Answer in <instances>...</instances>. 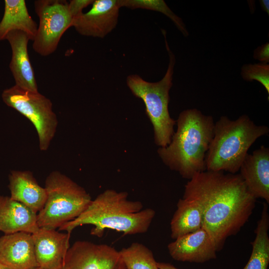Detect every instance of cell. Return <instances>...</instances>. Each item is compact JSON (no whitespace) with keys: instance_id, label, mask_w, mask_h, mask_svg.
Instances as JSON below:
<instances>
[{"instance_id":"obj_5","label":"cell","mask_w":269,"mask_h":269,"mask_svg":"<svg viewBox=\"0 0 269 269\" xmlns=\"http://www.w3.org/2000/svg\"><path fill=\"white\" fill-rule=\"evenodd\" d=\"M164 35L169 62L164 77L156 82H149L137 74L127 78V84L137 98L141 99L145 106L146 114L151 123L155 143L159 147L168 145L174 133L176 121L171 118L168 111L169 91L172 86L175 58L168 47Z\"/></svg>"},{"instance_id":"obj_16","label":"cell","mask_w":269,"mask_h":269,"mask_svg":"<svg viewBox=\"0 0 269 269\" xmlns=\"http://www.w3.org/2000/svg\"><path fill=\"white\" fill-rule=\"evenodd\" d=\"M39 228L37 213L10 197L0 195V231L4 234L24 232L30 234Z\"/></svg>"},{"instance_id":"obj_29","label":"cell","mask_w":269,"mask_h":269,"mask_svg":"<svg viewBox=\"0 0 269 269\" xmlns=\"http://www.w3.org/2000/svg\"><path fill=\"white\" fill-rule=\"evenodd\" d=\"M33 269H43V268H41L40 267H37Z\"/></svg>"},{"instance_id":"obj_4","label":"cell","mask_w":269,"mask_h":269,"mask_svg":"<svg viewBox=\"0 0 269 269\" xmlns=\"http://www.w3.org/2000/svg\"><path fill=\"white\" fill-rule=\"evenodd\" d=\"M269 133L268 126L256 125L247 115L235 120L221 116L214 123L213 136L205 156L206 170L236 173L250 147Z\"/></svg>"},{"instance_id":"obj_28","label":"cell","mask_w":269,"mask_h":269,"mask_svg":"<svg viewBox=\"0 0 269 269\" xmlns=\"http://www.w3.org/2000/svg\"><path fill=\"white\" fill-rule=\"evenodd\" d=\"M0 269H10L0 262Z\"/></svg>"},{"instance_id":"obj_10","label":"cell","mask_w":269,"mask_h":269,"mask_svg":"<svg viewBox=\"0 0 269 269\" xmlns=\"http://www.w3.org/2000/svg\"><path fill=\"white\" fill-rule=\"evenodd\" d=\"M88 12L74 18L71 27L81 35L103 38L117 26L120 8L118 0H94Z\"/></svg>"},{"instance_id":"obj_20","label":"cell","mask_w":269,"mask_h":269,"mask_svg":"<svg viewBox=\"0 0 269 269\" xmlns=\"http://www.w3.org/2000/svg\"><path fill=\"white\" fill-rule=\"evenodd\" d=\"M269 229L268 204L265 202L255 231L256 237L252 243V253L243 269H268L269 264Z\"/></svg>"},{"instance_id":"obj_27","label":"cell","mask_w":269,"mask_h":269,"mask_svg":"<svg viewBox=\"0 0 269 269\" xmlns=\"http://www.w3.org/2000/svg\"><path fill=\"white\" fill-rule=\"evenodd\" d=\"M260 3L263 10L266 12L269 15V0H260Z\"/></svg>"},{"instance_id":"obj_2","label":"cell","mask_w":269,"mask_h":269,"mask_svg":"<svg viewBox=\"0 0 269 269\" xmlns=\"http://www.w3.org/2000/svg\"><path fill=\"white\" fill-rule=\"evenodd\" d=\"M128 193L107 189L92 200L78 217L59 228L71 233L84 225H92L91 235L102 237L106 229L132 235L146 232L155 215L151 208L143 209L139 201L130 200Z\"/></svg>"},{"instance_id":"obj_13","label":"cell","mask_w":269,"mask_h":269,"mask_svg":"<svg viewBox=\"0 0 269 269\" xmlns=\"http://www.w3.org/2000/svg\"><path fill=\"white\" fill-rule=\"evenodd\" d=\"M248 190L257 199L269 203V148L262 145L246 155L240 169Z\"/></svg>"},{"instance_id":"obj_7","label":"cell","mask_w":269,"mask_h":269,"mask_svg":"<svg viewBox=\"0 0 269 269\" xmlns=\"http://www.w3.org/2000/svg\"><path fill=\"white\" fill-rule=\"evenodd\" d=\"M3 102L25 117L37 132L39 146L46 151L55 135L58 121L51 100L38 91L23 89L14 85L1 94Z\"/></svg>"},{"instance_id":"obj_9","label":"cell","mask_w":269,"mask_h":269,"mask_svg":"<svg viewBox=\"0 0 269 269\" xmlns=\"http://www.w3.org/2000/svg\"><path fill=\"white\" fill-rule=\"evenodd\" d=\"M61 269H126L119 251L107 244L78 241L70 247Z\"/></svg>"},{"instance_id":"obj_12","label":"cell","mask_w":269,"mask_h":269,"mask_svg":"<svg viewBox=\"0 0 269 269\" xmlns=\"http://www.w3.org/2000/svg\"><path fill=\"white\" fill-rule=\"evenodd\" d=\"M167 249L172 259L180 262L204 263L217 257L214 242L203 228L177 238Z\"/></svg>"},{"instance_id":"obj_8","label":"cell","mask_w":269,"mask_h":269,"mask_svg":"<svg viewBox=\"0 0 269 269\" xmlns=\"http://www.w3.org/2000/svg\"><path fill=\"white\" fill-rule=\"evenodd\" d=\"M35 13L39 25L33 40L34 51L43 56L49 55L56 50L64 32L71 27L73 18L64 0H36Z\"/></svg>"},{"instance_id":"obj_19","label":"cell","mask_w":269,"mask_h":269,"mask_svg":"<svg viewBox=\"0 0 269 269\" xmlns=\"http://www.w3.org/2000/svg\"><path fill=\"white\" fill-rule=\"evenodd\" d=\"M202 228L203 215L199 204L192 200L179 199L170 222L172 239L175 240Z\"/></svg>"},{"instance_id":"obj_23","label":"cell","mask_w":269,"mask_h":269,"mask_svg":"<svg viewBox=\"0 0 269 269\" xmlns=\"http://www.w3.org/2000/svg\"><path fill=\"white\" fill-rule=\"evenodd\" d=\"M241 76L247 81L256 80L266 89L269 95V65L268 63H259L243 65Z\"/></svg>"},{"instance_id":"obj_18","label":"cell","mask_w":269,"mask_h":269,"mask_svg":"<svg viewBox=\"0 0 269 269\" xmlns=\"http://www.w3.org/2000/svg\"><path fill=\"white\" fill-rule=\"evenodd\" d=\"M37 25L28 13L24 0H5L3 17L0 21V40L5 39L13 30L25 32L33 41Z\"/></svg>"},{"instance_id":"obj_15","label":"cell","mask_w":269,"mask_h":269,"mask_svg":"<svg viewBox=\"0 0 269 269\" xmlns=\"http://www.w3.org/2000/svg\"><path fill=\"white\" fill-rule=\"evenodd\" d=\"M11 48L12 56L9 68L15 85L23 89L37 92L38 86L27 50L30 40L28 36L20 30H13L6 35Z\"/></svg>"},{"instance_id":"obj_3","label":"cell","mask_w":269,"mask_h":269,"mask_svg":"<svg viewBox=\"0 0 269 269\" xmlns=\"http://www.w3.org/2000/svg\"><path fill=\"white\" fill-rule=\"evenodd\" d=\"M214 123L212 116L197 109L182 111L170 143L157 149L163 163L188 180L206 171L205 156L213 136Z\"/></svg>"},{"instance_id":"obj_26","label":"cell","mask_w":269,"mask_h":269,"mask_svg":"<svg viewBox=\"0 0 269 269\" xmlns=\"http://www.w3.org/2000/svg\"><path fill=\"white\" fill-rule=\"evenodd\" d=\"M157 267L158 269H178L173 265L163 262H157Z\"/></svg>"},{"instance_id":"obj_25","label":"cell","mask_w":269,"mask_h":269,"mask_svg":"<svg viewBox=\"0 0 269 269\" xmlns=\"http://www.w3.org/2000/svg\"><path fill=\"white\" fill-rule=\"evenodd\" d=\"M253 57L260 61V63H268L269 62V43L258 47L254 52Z\"/></svg>"},{"instance_id":"obj_24","label":"cell","mask_w":269,"mask_h":269,"mask_svg":"<svg viewBox=\"0 0 269 269\" xmlns=\"http://www.w3.org/2000/svg\"><path fill=\"white\" fill-rule=\"evenodd\" d=\"M94 0H71L68 2V9L73 19L83 12L84 8L92 4Z\"/></svg>"},{"instance_id":"obj_14","label":"cell","mask_w":269,"mask_h":269,"mask_svg":"<svg viewBox=\"0 0 269 269\" xmlns=\"http://www.w3.org/2000/svg\"><path fill=\"white\" fill-rule=\"evenodd\" d=\"M0 262L10 269L38 267L32 234L18 232L0 237Z\"/></svg>"},{"instance_id":"obj_22","label":"cell","mask_w":269,"mask_h":269,"mask_svg":"<svg viewBox=\"0 0 269 269\" xmlns=\"http://www.w3.org/2000/svg\"><path fill=\"white\" fill-rule=\"evenodd\" d=\"M120 7H126L132 9L142 8L161 12L169 18L178 29L185 36L189 32L181 18L176 15L163 0H118Z\"/></svg>"},{"instance_id":"obj_17","label":"cell","mask_w":269,"mask_h":269,"mask_svg":"<svg viewBox=\"0 0 269 269\" xmlns=\"http://www.w3.org/2000/svg\"><path fill=\"white\" fill-rule=\"evenodd\" d=\"M8 180L11 199L36 213L42 209L47 197L46 190L39 185L31 171L12 170Z\"/></svg>"},{"instance_id":"obj_1","label":"cell","mask_w":269,"mask_h":269,"mask_svg":"<svg viewBox=\"0 0 269 269\" xmlns=\"http://www.w3.org/2000/svg\"><path fill=\"white\" fill-rule=\"evenodd\" d=\"M182 198L194 200L200 206L203 228L212 238L217 252L247 223L257 200L240 174L206 170L187 181Z\"/></svg>"},{"instance_id":"obj_11","label":"cell","mask_w":269,"mask_h":269,"mask_svg":"<svg viewBox=\"0 0 269 269\" xmlns=\"http://www.w3.org/2000/svg\"><path fill=\"white\" fill-rule=\"evenodd\" d=\"M71 233L39 228L31 234L39 267L44 269H61L70 248Z\"/></svg>"},{"instance_id":"obj_21","label":"cell","mask_w":269,"mask_h":269,"mask_svg":"<svg viewBox=\"0 0 269 269\" xmlns=\"http://www.w3.org/2000/svg\"><path fill=\"white\" fill-rule=\"evenodd\" d=\"M119 251L126 269H158L152 251L137 242Z\"/></svg>"},{"instance_id":"obj_6","label":"cell","mask_w":269,"mask_h":269,"mask_svg":"<svg viewBox=\"0 0 269 269\" xmlns=\"http://www.w3.org/2000/svg\"><path fill=\"white\" fill-rule=\"evenodd\" d=\"M44 188L46 200L37 214L39 228H59L78 217L92 200L84 188L58 171H53L47 176Z\"/></svg>"}]
</instances>
